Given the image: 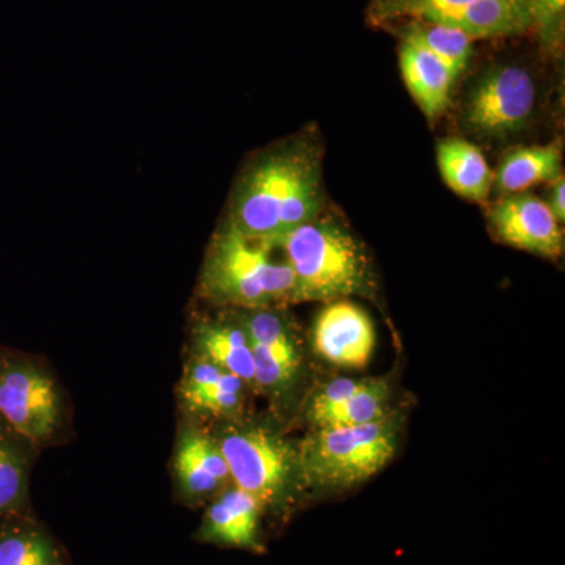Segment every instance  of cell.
<instances>
[{
  "label": "cell",
  "instance_id": "obj_1",
  "mask_svg": "<svg viewBox=\"0 0 565 565\" xmlns=\"http://www.w3.org/2000/svg\"><path fill=\"white\" fill-rule=\"evenodd\" d=\"M321 206V154L310 141L294 139L245 169L225 225L245 236L278 239L315 221Z\"/></svg>",
  "mask_w": 565,
  "mask_h": 565
},
{
  "label": "cell",
  "instance_id": "obj_2",
  "mask_svg": "<svg viewBox=\"0 0 565 565\" xmlns=\"http://www.w3.org/2000/svg\"><path fill=\"white\" fill-rule=\"evenodd\" d=\"M210 426L232 482L262 504L266 523L280 530L308 500L299 440L273 415L247 414Z\"/></svg>",
  "mask_w": 565,
  "mask_h": 565
},
{
  "label": "cell",
  "instance_id": "obj_3",
  "mask_svg": "<svg viewBox=\"0 0 565 565\" xmlns=\"http://www.w3.org/2000/svg\"><path fill=\"white\" fill-rule=\"evenodd\" d=\"M196 297L212 308H286L297 303L296 275L277 241L222 225L207 245Z\"/></svg>",
  "mask_w": 565,
  "mask_h": 565
},
{
  "label": "cell",
  "instance_id": "obj_4",
  "mask_svg": "<svg viewBox=\"0 0 565 565\" xmlns=\"http://www.w3.org/2000/svg\"><path fill=\"white\" fill-rule=\"evenodd\" d=\"M275 241L296 275L297 303L337 302L374 292L366 252L334 218L318 215Z\"/></svg>",
  "mask_w": 565,
  "mask_h": 565
},
{
  "label": "cell",
  "instance_id": "obj_5",
  "mask_svg": "<svg viewBox=\"0 0 565 565\" xmlns=\"http://www.w3.org/2000/svg\"><path fill=\"white\" fill-rule=\"evenodd\" d=\"M396 411L360 426L308 430L299 440L308 498L349 492L388 467L401 444Z\"/></svg>",
  "mask_w": 565,
  "mask_h": 565
},
{
  "label": "cell",
  "instance_id": "obj_6",
  "mask_svg": "<svg viewBox=\"0 0 565 565\" xmlns=\"http://www.w3.org/2000/svg\"><path fill=\"white\" fill-rule=\"evenodd\" d=\"M0 415L43 451L76 437L71 394L41 353L0 344Z\"/></svg>",
  "mask_w": 565,
  "mask_h": 565
},
{
  "label": "cell",
  "instance_id": "obj_7",
  "mask_svg": "<svg viewBox=\"0 0 565 565\" xmlns=\"http://www.w3.org/2000/svg\"><path fill=\"white\" fill-rule=\"evenodd\" d=\"M241 311L250 334L256 394L267 401L269 414L288 426L308 393L307 343L286 308Z\"/></svg>",
  "mask_w": 565,
  "mask_h": 565
},
{
  "label": "cell",
  "instance_id": "obj_8",
  "mask_svg": "<svg viewBox=\"0 0 565 565\" xmlns=\"http://www.w3.org/2000/svg\"><path fill=\"white\" fill-rule=\"evenodd\" d=\"M170 476L174 503L191 509L203 508L233 484L228 463L210 426L178 416Z\"/></svg>",
  "mask_w": 565,
  "mask_h": 565
},
{
  "label": "cell",
  "instance_id": "obj_9",
  "mask_svg": "<svg viewBox=\"0 0 565 565\" xmlns=\"http://www.w3.org/2000/svg\"><path fill=\"white\" fill-rule=\"evenodd\" d=\"M392 386L384 377H337L308 390L300 414L310 430L340 429L392 414Z\"/></svg>",
  "mask_w": 565,
  "mask_h": 565
},
{
  "label": "cell",
  "instance_id": "obj_10",
  "mask_svg": "<svg viewBox=\"0 0 565 565\" xmlns=\"http://www.w3.org/2000/svg\"><path fill=\"white\" fill-rule=\"evenodd\" d=\"M535 85L520 66L489 71L468 98L465 121L475 132L500 137L519 131L533 114Z\"/></svg>",
  "mask_w": 565,
  "mask_h": 565
},
{
  "label": "cell",
  "instance_id": "obj_11",
  "mask_svg": "<svg viewBox=\"0 0 565 565\" xmlns=\"http://www.w3.org/2000/svg\"><path fill=\"white\" fill-rule=\"evenodd\" d=\"M178 415L203 424L225 422L250 412L256 394L232 373L185 353L177 385Z\"/></svg>",
  "mask_w": 565,
  "mask_h": 565
},
{
  "label": "cell",
  "instance_id": "obj_12",
  "mask_svg": "<svg viewBox=\"0 0 565 565\" xmlns=\"http://www.w3.org/2000/svg\"><path fill=\"white\" fill-rule=\"evenodd\" d=\"M214 310V313L193 316L189 322L185 353L236 375L256 394L250 334L243 311L233 308Z\"/></svg>",
  "mask_w": 565,
  "mask_h": 565
},
{
  "label": "cell",
  "instance_id": "obj_13",
  "mask_svg": "<svg viewBox=\"0 0 565 565\" xmlns=\"http://www.w3.org/2000/svg\"><path fill=\"white\" fill-rule=\"evenodd\" d=\"M204 508L202 522L192 535L196 544L243 550L253 555L267 552L266 516L250 493L232 484Z\"/></svg>",
  "mask_w": 565,
  "mask_h": 565
},
{
  "label": "cell",
  "instance_id": "obj_14",
  "mask_svg": "<svg viewBox=\"0 0 565 565\" xmlns=\"http://www.w3.org/2000/svg\"><path fill=\"white\" fill-rule=\"evenodd\" d=\"M375 348L373 321L359 305L337 300L327 305L311 330V349L323 362L363 370Z\"/></svg>",
  "mask_w": 565,
  "mask_h": 565
},
{
  "label": "cell",
  "instance_id": "obj_15",
  "mask_svg": "<svg viewBox=\"0 0 565 565\" xmlns=\"http://www.w3.org/2000/svg\"><path fill=\"white\" fill-rule=\"evenodd\" d=\"M494 236L501 243L545 256L559 258L564 252V233L548 204L530 193H512L494 204L489 214Z\"/></svg>",
  "mask_w": 565,
  "mask_h": 565
},
{
  "label": "cell",
  "instance_id": "obj_16",
  "mask_svg": "<svg viewBox=\"0 0 565 565\" xmlns=\"http://www.w3.org/2000/svg\"><path fill=\"white\" fill-rule=\"evenodd\" d=\"M0 565H73L68 548L35 511L0 516Z\"/></svg>",
  "mask_w": 565,
  "mask_h": 565
},
{
  "label": "cell",
  "instance_id": "obj_17",
  "mask_svg": "<svg viewBox=\"0 0 565 565\" xmlns=\"http://www.w3.org/2000/svg\"><path fill=\"white\" fill-rule=\"evenodd\" d=\"M40 448L0 415V516L35 511L32 504V473Z\"/></svg>",
  "mask_w": 565,
  "mask_h": 565
},
{
  "label": "cell",
  "instance_id": "obj_18",
  "mask_svg": "<svg viewBox=\"0 0 565 565\" xmlns=\"http://www.w3.org/2000/svg\"><path fill=\"white\" fill-rule=\"evenodd\" d=\"M430 24L448 25L476 40L523 35L533 22L530 0H473Z\"/></svg>",
  "mask_w": 565,
  "mask_h": 565
},
{
  "label": "cell",
  "instance_id": "obj_19",
  "mask_svg": "<svg viewBox=\"0 0 565 565\" xmlns=\"http://www.w3.org/2000/svg\"><path fill=\"white\" fill-rule=\"evenodd\" d=\"M399 66L407 90L430 121L437 120L449 106L456 74L433 52L415 41L403 39Z\"/></svg>",
  "mask_w": 565,
  "mask_h": 565
},
{
  "label": "cell",
  "instance_id": "obj_20",
  "mask_svg": "<svg viewBox=\"0 0 565 565\" xmlns=\"http://www.w3.org/2000/svg\"><path fill=\"white\" fill-rule=\"evenodd\" d=\"M437 161L446 184L457 195L471 202H482L489 196L493 173L478 147L459 139L441 141Z\"/></svg>",
  "mask_w": 565,
  "mask_h": 565
},
{
  "label": "cell",
  "instance_id": "obj_21",
  "mask_svg": "<svg viewBox=\"0 0 565 565\" xmlns=\"http://www.w3.org/2000/svg\"><path fill=\"white\" fill-rule=\"evenodd\" d=\"M559 177H563V150L556 141L509 152L498 169L497 184L501 192L520 193L539 182H553Z\"/></svg>",
  "mask_w": 565,
  "mask_h": 565
},
{
  "label": "cell",
  "instance_id": "obj_22",
  "mask_svg": "<svg viewBox=\"0 0 565 565\" xmlns=\"http://www.w3.org/2000/svg\"><path fill=\"white\" fill-rule=\"evenodd\" d=\"M403 39L422 44L435 57L448 66L457 76L463 73L471 57V40L463 32L448 25L430 24V22L412 21L405 25Z\"/></svg>",
  "mask_w": 565,
  "mask_h": 565
},
{
  "label": "cell",
  "instance_id": "obj_23",
  "mask_svg": "<svg viewBox=\"0 0 565 565\" xmlns=\"http://www.w3.org/2000/svg\"><path fill=\"white\" fill-rule=\"evenodd\" d=\"M470 2L473 0H375L370 17L377 24L394 20L434 22Z\"/></svg>",
  "mask_w": 565,
  "mask_h": 565
},
{
  "label": "cell",
  "instance_id": "obj_24",
  "mask_svg": "<svg viewBox=\"0 0 565 565\" xmlns=\"http://www.w3.org/2000/svg\"><path fill=\"white\" fill-rule=\"evenodd\" d=\"M531 29L545 50H557L564 39L565 0H530Z\"/></svg>",
  "mask_w": 565,
  "mask_h": 565
},
{
  "label": "cell",
  "instance_id": "obj_25",
  "mask_svg": "<svg viewBox=\"0 0 565 565\" xmlns=\"http://www.w3.org/2000/svg\"><path fill=\"white\" fill-rule=\"evenodd\" d=\"M550 211L555 215L556 221L563 225L565 221V182L564 177L557 178L553 181L552 192H550Z\"/></svg>",
  "mask_w": 565,
  "mask_h": 565
}]
</instances>
